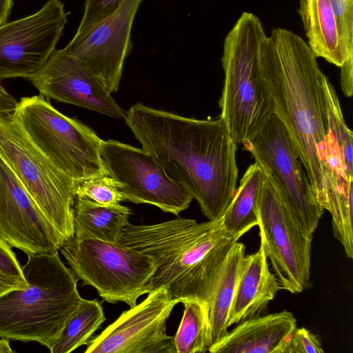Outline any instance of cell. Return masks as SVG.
<instances>
[{
  "instance_id": "cell-1",
  "label": "cell",
  "mask_w": 353,
  "mask_h": 353,
  "mask_svg": "<svg viewBox=\"0 0 353 353\" xmlns=\"http://www.w3.org/2000/svg\"><path fill=\"white\" fill-rule=\"evenodd\" d=\"M142 148L196 199L209 221L221 219L236 189L237 145L223 121L197 119L141 103L124 118Z\"/></svg>"
},
{
  "instance_id": "cell-2",
  "label": "cell",
  "mask_w": 353,
  "mask_h": 353,
  "mask_svg": "<svg viewBox=\"0 0 353 353\" xmlns=\"http://www.w3.org/2000/svg\"><path fill=\"white\" fill-rule=\"evenodd\" d=\"M261 65L274 114L288 134L317 202L323 210L329 211L331 192L326 164L324 73L307 43L281 28L267 36Z\"/></svg>"
},
{
  "instance_id": "cell-3",
  "label": "cell",
  "mask_w": 353,
  "mask_h": 353,
  "mask_svg": "<svg viewBox=\"0 0 353 353\" xmlns=\"http://www.w3.org/2000/svg\"><path fill=\"white\" fill-rule=\"evenodd\" d=\"M238 240L226 230L222 217L200 223L177 217L151 225L129 223L118 242L153 259L156 269L147 294L164 288L179 303L196 299L208 304Z\"/></svg>"
},
{
  "instance_id": "cell-4",
  "label": "cell",
  "mask_w": 353,
  "mask_h": 353,
  "mask_svg": "<svg viewBox=\"0 0 353 353\" xmlns=\"http://www.w3.org/2000/svg\"><path fill=\"white\" fill-rule=\"evenodd\" d=\"M28 285L0 296V338L34 341L50 350L83 299L78 279L52 254L28 255Z\"/></svg>"
},
{
  "instance_id": "cell-5",
  "label": "cell",
  "mask_w": 353,
  "mask_h": 353,
  "mask_svg": "<svg viewBox=\"0 0 353 353\" xmlns=\"http://www.w3.org/2000/svg\"><path fill=\"white\" fill-rule=\"evenodd\" d=\"M267 36L259 18L243 12L224 40L220 118L236 145L254 138L274 114L261 65Z\"/></svg>"
},
{
  "instance_id": "cell-6",
  "label": "cell",
  "mask_w": 353,
  "mask_h": 353,
  "mask_svg": "<svg viewBox=\"0 0 353 353\" xmlns=\"http://www.w3.org/2000/svg\"><path fill=\"white\" fill-rule=\"evenodd\" d=\"M12 115L30 142L70 178L81 182L108 174L100 155L102 139L59 112L43 95L21 98Z\"/></svg>"
},
{
  "instance_id": "cell-7",
  "label": "cell",
  "mask_w": 353,
  "mask_h": 353,
  "mask_svg": "<svg viewBox=\"0 0 353 353\" xmlns=\"http://www.w3.org/2000/svg\"><path fill=\"white\" fill-rule=\"evenodd\" d=\"M0 157L63 244L74 237L73 205L79 182L59 170L30 142L12 113L0 115Z\"/></svg>"
},
{
  "instance_id": "cell-8",
  "label": "cell",
  "mask_w": 353,
  "mask_h": 353,
  "mask_svg": "<svg viewBox=\"0 0 353 353\" xmlns=\"http://www.w3.org/2000/svg\"><path fill=\"white\" fill-rule=\"evenodd\" d=\"M60 250L82 285L94 288L110 303L136 305L156 269L150 255L119 242L74 236Z\"/></svg>"
},
{
  "instance_id": "cell-9",
  "label": "cell",
  "mask_w": 353,
  "mask_h": 353,
  "mask_svg": "<svg viewBox=\"0 0 353 353\" xmlns=\"http://www.w3.org/2000/svg\"><path fill=\"white\" fill-rule=\"evenodd\" d=\"M242 145L263 169L293 216L313 236L323 210L316 199L288 134L276 114L254 138Z\"/></svg>"
},
{
  "instance_id": "cell-10",
  "label": "cell",
  "mask_w": 353,
  "mask_h": 353,
  "mask_svg": "<svg viewBox=\"0 0 353 353\" xmlns=\"http://www.w3.org/2000/svg\"><path fill=\"white\" fill-rule=\"evenodd\" d=\"M258 226L260 245L282 290L297 294L310 288L313 236L293 216L266 176L259 203Z\"/></svg>"
},
{
  "instance_id": "cell-11",
  "label": "cell",
  "mask_w": 353,
  "mask_h": 353,
  "mask_svg": "<svg viewBox=\"0 0 353 353\" xmlns=\"http://www.w3.org/2000/svg\"><path fill=\"white\" fill-rule=\"evenodd\" d=\"M100 155L123 201L154 205L178 216L193 198L172 181L147 151L118 141L102 140Z\"/></svg>"
},
{
  "instance_id": "cell-12",
  "label": "cell",
  "mask_w": 353,
  "mask_h": 353,
  "mask_svg": "<svg viewBox=\"0 0 353 353\" xmlns=\"http://www.w3.org/2000/svg\"><path fill=\"white\" fill-rule=\"evenodd\" d=\"M60 0H48L29 16L0 26V79L30 78L46 63L68 22Z\"/></svg>"
},
{
  "instance_id": "cell-13",
  "label": "cell",
  "mask_w": 353,
  "mask_h": 353,
  "mask_svg": "<svg viewBox=\"0 0 353 353\" xmlns=\"http://www.w3.org/2000/svg\"><path fill=\"white\" fill-rule=\"evenodd\" d=\"M179 303L167 290L148 293L140 303L126 311L97 336L89 340L85 353H175L173 336L166 323Z\"/></svg>"
},
{
  "instance_id": "cell-14",
  "label": "cell",
  "mask_w": 353,
  "mask_h": 353,
  "mask_svg": "<svg viewBox=\"0 0 353 353\" xmlns=\"http://www.w3.org/2000/svg\"><path fill=\"white\" fill-rule=\"evenodd\" d=\"M142 1L123 0L112 14L64 48L94 72L111 94L119 88L124 61L131 50L133 21Z\"/></svg>"
},
{
  "instance_id": "cell-15",
  "label": "cell",
  "mask_w": 353,
  "mask_h": 353,
  "mask_svg": "<svg viewBox=\"0 0 353 353\" xmlns=\"http://www.w3.org/2000/svg\"><path fill=\"white\" fill-rule=\"evenodd\" d=\"M44 97L124 119L125 112L101 79L64 48L54 50L44 66L28 78Z\"/></svg>"
},
{
  "instance_id": "cell-16",
  "label": "cell",
  "mask_w": 353,
  "mask_h": 353,
  "mask_svg": "<svg viewBox=\"0 0 353 353\" xmlns=\"http://www.w3.org/2000/svg\"><path fill=\"white\" fill-rule=\"evenodd\" d=\"M0 237L27 255L52 254L63 245L1 157Z\"/></svg>"
},
{
  "instance_id": "cell-17",
  "label": "cell",
  "mask_w": 353,
  "mask_h": 353,
  "mask_svg": "<svg viewBox=\"0 0 353 353\" xmlns=\"http://www.w3.org/2000/svg\"><path fill=\"white\" fill-rule=\"evenodd\" d=\"M296 327V319L287 310L257 315L237 323L214 341L210 353H284L285 343Z\"/></svg>"
},
{
  "instance_id": "cell-18",
  "label": "cell",
  "mask_w": 353,
  "mask_h": 353,
  "mask_svg": "<svg viewBox=\"0 0 353 353\" xmlns=\"http://www.w3.org/2000/svg\"><path fill=\"white\" fill-rule=\"evenodd\" d=\"M281 290L262 246L257 252L245 255L227 320L228 327L259 315Z\"/></svg>"
},
{
  "instance_id": "cell-19",
  "label": "cell",
  "mask_w": 353,
  "mask_h": 353,
  "mask_svg": "<svg viewBox=\"0 0 353 353\" xmlns=\"http://www.w3.org/2000/svg\"><path fill=\"white\" fill-rule=\"evenodd\" d=\"M299 13L314 56L341 67L350 57L344 50L330 1L301 0Z\"/></svg>"
},
{
  "instance_id": "cell-20",
  "label": "cell",
  "mask_w": 353,
  "mask_h": 353,
  "mask_svg": "<svg viewBox=\"0 0 353 353\" xmlns=\"http://www.w3.org/2000/svg\"><path fill=\"white\" fill-rule=\"evenodd\" d=\"M131 210L119 204H99L87 197L76 196L73 205L74 237L118 242L130 223Z\"/></svg>"
},
{
  "instance_id": "cell-21",
  "label": "cell",
  "mask_w": 353,
  "mask_h": 353,
  "mask_svg": "<svg viewBox=\"0 0 353 353\" xmlns=\"http://www.w3.org/2000/svg\"><path fill=\"white\" fill-rule=\"evenodd\" d=\"M265 178L261 166L256 162L251 164L222 216L226 230L238 239L259 225V203Z\"/></svg>"
},
{
  "instance_id": "cell-22",
  "label": "cell",
  "mask_w": 353,
  "mask_h": 353,
  "mask_svg": "<svg viewBox=\"0 0 353 353\" xmlns=\"http://www.w3.org/2000/svg\"><path fill=\"white\" fill-rule=\"evenodd\" d=\"M245 247L238 241L231 249L208 303L213 343L227 332V320L235 295Z\"/></svg>"
},
{
  "instance_id": "cell-23",
  "label": "cell",
  "mask_w": 353,
  "mask_h": 353,
  "mask_svg": "<svg viewBox=\"0 0 353 353\" xmlns=\"http://www.w3.org/2000/svg\"><path fill=\"white\" fill-rule=\"evenodd\" d=\"M184 310L173 336L175 353H204L213 343L208 304L196 299L183 301Z\"/></svg>"
},
{
  "instance_id": "cell-24",
  "label": "cell",
  "mask_w": 353,
  "mask_h": 353,
  "mask_svg": "<svg viewBox=\"0 0 353 353\" xmlns=\"http://www.w3.org/2000/svg\"><path fill=\"white\" fill-rule=\"evenodd\" d=\"M105 321L103 307L97 299H82L50 352L70 353L86 345Z\"/></svg>"
},
{
  "instance_id": "cell-25",
  "label": "cell",
  "mask_w": 353,
  "mask_h": 353,
  "mask_svg": "<svg viewBox=\"0 0 353 353\" xmlns=\"http://www.w3.org/2000/svg\"><path fill=\"white\" fill-rule=\"evenodd\" d=\"M76 196L87 197L99 204H119L123 199L116 182L108 175H99L79 183Z\"/></svg>"
},
{
  "instance_id": "cell-26",
  "label": "cell",
  "mask_w": 353,
  "mask_h": 353,
  "mask_svg": "<svg viewBox=\"0 0 353 353\" xmlns=\"http://www.w3.org/2000/svg\"><path fill=\"white\" fill-rule=\"evenodd\" d=\"M123 0H85L84 12L73 38H79L112 14Z\"/></svg>"
},
{
  "instance_id": "cell-27",
  "label": "cell",
  "mask_w": 353,
  "mask_h": 353,
  "mask_svg": "<svg viewBox=\"0 0 353 353\" xmlns=\"http://www.w3.org/2000/svg\"><path fill=\"white\" fill-rule=\"evenodd\" d=\"M335 13L343 46L353 56V0H330Z\"/></svg>"
},
{
  "instance_id": "cell-28",
  "label": "cell",
  "mask_w": 353,
  "mask_h": 353,
  "mask_svg": "<svg viewBox=\"0 0 353 353\" xmlns=\"http://www.w3.org/2000/svg\"><path fill=\"white\" fill-rule=\"evenodd\" d=\"M319 339L305 327H297L288 337L284 353H323Z\"/></svg>"
},
{
  "instance_id": "cell-29",
  "label": "cell",
  "mask_w": 353,
  "mask_h": 353,
  "mask_svg": "<svg viewBox=\"0 0 353 353\" xmlns=\"http://www.w3.org/2000/svg\"><path fill=\"white\" fill-rule=\"evenodd\" d=\"M0 271L15 277L26 284V282L21 265L19 263L12 247L0 237Z\"/></svg>"
},
{
  "instance_id": "cell-30",
  "label": "cell",
  "mask_w": 353,
  "mask_h": 353,
  "mask_svg": "<svg viewBox=\"0 0 353 353\" xmlns=\"http://www.w3.org/2000/svg\"><path fill=\"white\" fill-rule=\"evenodd\" d=\"M341 68V86L345 96L350 97L353 93V56L348 57Z\"/></svg>"
},
{
  "instance_id": "cell-31",
  "label": "cell",
  "mask_w": 353,
  "mask_h": 353,
  "mask_svg": "<svg viewBox=\"0 0 353 353\" xmlns=\"http://www.w3.org/2000/svg\"><path fill=\"white\" fill-rule=\"evenodd\" d=\"M17 103L18 101L2 86L0 79V115L13 113Z\"/></svg>"
},
{
  "instance_id": "cell-32",
  "label": "cell",
  "mask_w": 353,
  "mask_h": 353,
  "mask_svg": "<svg viewBox=\"0 0 353 353\" xmlns=\"http://www.w3.org/2000/svg\"><path fill=\"white\" fill-rule=\"evenodd\" d=\"M27 285L28 284L24 283L19 279L0 271V296L9 291L23 288Z\"/></svg>"
},
{
  "instance_id": "cell-33",
  "label": "cell",
  "mask_w": 353,
  "mask_h": 353,
  "mask_svg": "<svg viewBox=\"0 0 353 353\" xmlns=\"http://www.w3.org/2000/svg\"><path fill=\"white\" fill-rule=\"evenodd\" d=\"M12 4V0H0V26L7 22Z\"/></svg>"
},
{
  "instance_id": "cell-34",
  "label": "cell",
  "mask_w": 353,
  "mask_h": 353,
  "mask_svg": "<svg viewBox=\"0 0 353 353\" xmlns=\"http://www.w3.org/2000/svg\"><path fill=\"white\" fill-rule=\"evenodd\" d=\"M14 351L12 350L9 343V339L5 338H0V353H12Z\"/></svg>"
}]
</instances>
